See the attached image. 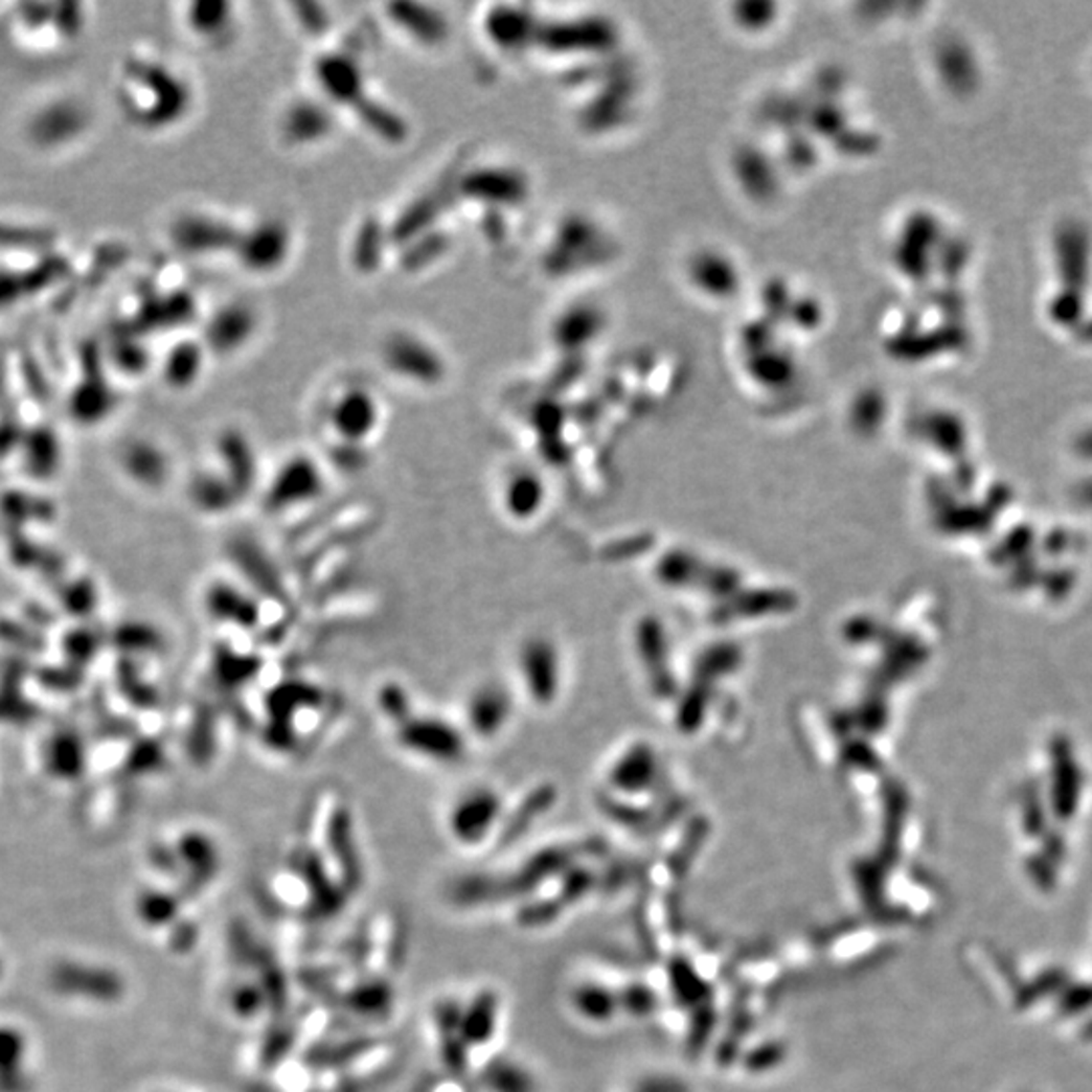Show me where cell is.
Masks as SVG:
<instances>
[{
  "mask_svg": "<svg viewBox=\"0 0 1092 1092\" xmlns=\"http://www.w3.org/2000/svg\"><path fill=\"white\" fill-rule=\"evenodd\" d=\"M502 821V799L490 788L463 791L448 812L446 827L461 848H480Z\"/></svg>",
  "mask_w": 1092,
  "mask_h": 1092,
  "instance_id": "1",
  "label": "cell"
},
{
  "mask_svg": "<svg viewBox=\"0 0 1092 1092\" xmlns=\"http://www.w3.org/2000/svg\"><path fill=\"white\" fill-rule=\"evenodd\" d=\"M30 1040L17 1024L0 1022V1092H30Z\"/></svg>",
  "mask_w": 1092,
  "mask_h": 1092,
  "instance_id": "2",
  "label": "cell"
},
{
  "mask_svg": "<svg viewBox=\"0 0 1092 1092\" xmlns=\"http://www.w3.org/2000/svg\"><path fill=\"white\" fill-rule=\"evenodd\" d=\"M500 1026V998L496 992L484 989L476 994L468 1005H461L459 1014V1038L465 1050H478L487 1046Z\"/></svg>",
  "mask_w": 1092,
  "mask_h": 1092,
  "instance_id": "3",
  "label": "cell"
},
{
  "mask_svg": "<svg viewBox=\"0 0 1092 1092\" xmlns=\"http://www.w3.org/2000/svg\"><path fill=\"white\" fill-rule=\"evenodd\" d=\"M403 747L411 749L417 755L437 758V760H452L461 751V738L443 721L437 719H419L409 723L407 728L401 730Z\"/></svg>",
  "mask_w": 1092,
  "mask_h": 1092,
  "instance_id": "4",
  "label": "cell"
},
{
  "mask_svg": "<svg viewBox=\"0 0 1092 1092\" xmlns=\"http://www.w3.org/2000/svg\"><path fill=\"white\" fill-rule=\"evenodd\" d=\"M510 716V698L498 684H484L468 700V721L474 732L492 736Z\"/></svg>",
  "mask_w": 1092,
  "mask_h": 1092,
  "instance_id": "5",
  "label": "cell"
},
{
  "mask_svg": "<svg viewBox=\"0 0 1092 1092\" xmlns=\"http://www.w3.org/2000/svg\"><path fill=\"white\" fill-rule=\"evenodd\" d=\"M320 487V480L316 470L310 463H290L283 468L277 480H273L272 492H270V506L283 510L296 504H303V500H310L316 496Z\"/></svg>",
  "mask_w": 1092,
  "mask_h": 1092,
  "instance_id": "6",
  "label": "cell"
},
{
  "mask_svg": "<svg viewBox=\"0 0 1092 1092\" xmlns=\"http://www.w3.org/2000/svg\"><path fill=\"white\" fill-rule=\"evenodd\" d=\"M134 912L149 931H173L182 920L181 901L160 888L140 890L134 901Z\"/></svg>",
  "mask_w": 1092,
  "mask_h": 1092,
  "instance_id": "7",
  "label": "cell"
},
{
  "mask_svg": "<svg viewBox=\"0 0 1092 1092\" xmlns=\"http://www.w3.org/2000/svg\"><path fill=\"white\" fill-rule=\"evenodd\" d=\"M541 504L539 482L530 476L515 474L504 487V508L515 520H524L537 513Z\"/></svg>",
  "mask_w": 1092,
  "mask_h": 1092,
  "instance_id": "8",
  "label": "cell"
},
{
  "mask_svg": "<svg viewBox=\"0 0 1092 1092\" xmlns=\"http://www.w3.org/2000/svg\"><path fill=\"white\" fill-rule=\"evenodd\" d=\"M334 424L348 439H359L374 424V409H370V405L359 396L348 399L342 403V407H338Z\"/></svg>",
  "mask_w": 1092,
  "mask_h": 1092,
  "instance_id": "9",
  "label": "cell"
},
{
  "mask_svg": "<svg viewBox=\"0 0 1092 1092\" xmlns=\"http://www.w3.org/2000/svg\"><path fill=\"white\" fill-rule=\"evenodd\" d=\"M484 1083L490 1092H530L532 1089L530 1076L515 1062L487 1066Z\"/></svg>",
  "mask_w": 1092,
  "mask_h": 1092,
  "instance_id": "10",
  "label": "cell"
},
{
  "mask_svg": "<svg viewBox=\"0 0 1092 1092\" xmlns=\"http://www.w3.org/2000/svg\"><path fill=\"white\" fill-rule=\"evenodd\" d=\"M2 973H4V963H2V957H0V979H2Z\"/></svg>",
  "mask_w": 1092,
  "mask_h": 1092,
  "instance_id": "11",
  "label": "cell"
},
{
  "mask_svg": "<svg viewBox=\"0 0 1092 1092\" xmlns=\"http://www.w3.org/2000/svg\"><path fill=\"white\" fill-rule=\"evenodd\" d=\"M164 1092H168V1091H164Z\"/></svg>",
  "mask_w": 1092,
  "mask_h": 1092,
  "instance_id": "12",
  "label": "cell"
}]
</instances>
